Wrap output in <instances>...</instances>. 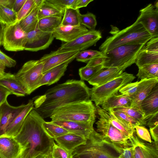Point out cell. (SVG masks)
I'll use <instances>...</instances> for the list:
<instances>
[{
	"label": "cell",
	"instance_id": "obj_22",
	"mask_svg": "<svg viewBox=\"0 0 158 158\" xmlns=\"http://www.w3.org/2000/svg\"><path fill=\"white\" fill-rule=\"evenodd\" d=\"M125 69L123 68L114 67L104 68L92 77L88 82L93 86L101 85L118 77Z\"/></svg>",
	"mask_w": 158,
	"mask_h": 158
},
{
	"label": "cell",
	"instance_id": "obj_25",
	"mask_svg": "<svg viewBox=\"0 0 158 158\" xmlns=\"http://www.w3.org/2000/svg\"><path fill=\"white\" fill-rule=\"evenodd\" d=\"M140 109L146 121L151 116L158 112V83L142 102Z\"/></svg>",
	"mask_w": 158,
	"mask_h": 158
},
{
	"label": "cell",
	"instance_id": "obj_11",
	"mask_svg": "<svg viewBox=\"0 0 158 158\" xmlns=\"http://www.w3.org/2000/svg\"><path fill=\"white\" fill-rule=\"evenodd\" d=\"M54 38L52 32L43 31L37 26L35 30L27 33V40L24 50L37 52L45 49L51 44Z\"/></svg>",
	"mask_w": 158,
	"mask_h": 158
},
{
	"label": "cell",
	"instance_id": "obj_52",
	"mask_svg": "<svg viewBox=\"0 0 158 158\" xmlns=\"http://www.w3.org/2000/svg\"><path fill=\"white\" fill-rule=\"evenodd\" d=\"M26 0H15L12 9L16 13L22 7Z\"/></svg>",
	"mask_w": 158,
	"mask_h": 158
},
{
	"label": "cell",
	"instance_id": "obj_41",
	"mask_svg": "<svg viewBox=\"0 0 158 158\" xmlns=\"http://www.w3.org/2000/svg\"><path fill=\"white\" fill-rule=\"evenodd\" d=\"M80 21L81 25L88 28L89 30H95L97 25L95 15L90 12L85 14H81Z\"/></svg>",
	"mask_w": 158,
	"mask_h": 158
},
{
	"label": "cell",
	"instance_id": "obj_20",
	"mask_svg": "<svg viewBox=\"0 0 158 158\" xmlns=\"http://www.w3.org/2000/svg\"><path fill=\"white\" fill-rule=\"evenodd\" d=\"M89 30L82 25L73 26L60 24L54 30L52 33L54 38L66 43L73 40Z\"/></svg>",
	"mask_w": 158,
	"mask_h": 158
},
{
	"label": "cell",
	"instance_id": "obj_4",
	"mask_svg": "<svg viewBox=\"0 0 158 158\" xmlns=\"http://www.w3.org/2000/svg\"><path fill=\"white\" fill-rule=\"evenodd\" d=\"M96 107L90 100L70 103L55 109L52 120H64L79 122L95 121Z\"/></svg>",
	"mask_w": 158,
	"mask_h": 158
},
{
	"label": "cell",
	"instance_id": "obj_23",
	"mask_svg": "<svg viewBox=\"0 0 158 158\" xmlns=\"http://www.w3.org/2000/svg\"><path fill=\"white\" fill-rule=\"evenodd\" d=\"M69 62H67L53 67L44 73L37 83L34 90L44 85H49L57 82L64 75Z\"/></svg>",
	"mask_w": 158,
	"mask_h": 158
},
{
	"label": "cell",
	"instance_id": "obj_39",
	"mask_svg": "<svg viewBox=\"0 0 158 158\" xmlns=\"http://www.w3.org/2000/svg\"><path fill=\"white\" fill-rule=\"evenodd\" d=\"M110 109L122 111L138 121L141 126L146 125L147 121L143 114L141 111L131 107H118Z\"/></svg>",
	"mask_w": 158,
	"mask_h": 158
},
{
	"label": "cell",
	"instance_id": "obj_45",
	"mask_svg": "<svg viewBox=\"0 0 158 158\" xmlns=\"http://www.w3.org/2000/svg\"><path fill=\"white\" fill-rule=\"evenodd\" d=\"M109 110L111 111L115 116L119 118L127 123L131 125L134 128L135 127L137 126H141L140 123L138 121L130 117L122 111L117 110H113L111 109Z\"/></svg>",
	"mask_w": 158,
	"mask_h": 158
},
{
	"label": "cell",
	"instance_id": "obj_33",
	"mask_svg": "<svg viewBox=\"0 0 158 158\" xmlns=\"http://www.w3.org/2000/svg\"><path fill=\"white\" fill-rule=\"evenodd\" d=\"M81 15L79 9H65L60 25L73 26L81 25Z\"/></svg>",
	"mask_w": 158,
	"mask_h": 158
},
{
	"label": "cell",
	"instance_id": "obj_21",
	"mask_svg": "<svg viewBox=\"0 0 158 158\" xmlns=\"http://www.w3.org/2000/svg\"><path fill=\"white\" fill-rule=\"evenodd\" d=\"M96 107L97 112L100 113L106 118L113 126L124 134L129 139L135 132V129L131 125L118 118L111 111L103 109L99 106H96Z\"/></svg>",
	"mask_w": 158,
	"mask_h": 158
},
{
	"label": "cell",
	"instance_id": "obj_43",
	"mask_svg": "<svg viewBox=\"0 0 158 158\" xmlns=\"http://www.w3.org/2000/svg\"><path fill=\"white\" fill-rule=\"evenodd\" d=\"M35 5V0H26L22 7L17 13L15 22H19L23 19L30 12Z\"/></svg>",
	"mask_w": 158,
	"mask_h": 158
},
{
	"label": "cell",
	"instance_id": "obj_35",
	"mask_svg": "<svg viewBox=\"0 0 158 158\" xmlns=\"http://www.w3.org/2000/svg\"><path fill=\"white\" fill-rule=\"evenodd\" d=\"M42 127L46 133L51 138H55L69 133L63 127L50 122L44 121Z\"/></svg>",
	"mask_w": 158,
	"mask_h": 158
},
{
	"label": "cell",
	"instance_id": "obj_49",
	"mask_svg": "<svg viewBox=\"0 0 158 158\" xmlns=\"http://www.w3.org/2000/svg\"><path fill=\"white\" fill-rule=\"evenodd\" d=\"M11 94L6 88L0 85V106L7 100L8 96Z\"/></svg>",
	"mask_w": 158,
	"mask_h": 158
},
{
	"label": "cell",
	"instance_id": "obj_30",
	"mask_svg": "<svg viewBox=\"0 0 158 158\" xmlns=\"http://www.w3.org/2000/svg\"><path fill=\"white\" fill-rule=\"evenodd\" d=\"M131 103L130 98L118 93L106 99L101 105L102 109L108 111L113 108L131 107Z\"/></svg>",
	"mask_w": 158,
	"mask_h": 158
},
{
	"label": "cell",
	"instance_id": "obj_60",
	"mask_svg": "<svg viewBox=\"0 0 158 158\" xmlns=\"http://www.w3.org/2000/svg\"><path fill=\"white\" fill-rule=\"evenodd\" d=\"M0 158H2V157L0 156Z\"/></svg>",
	"mask_w": 158,
	"mask_h": 158
},
{
	"label": "cell",
	"instance_id": "obj_38",
	"mask_svg": "<svg viewBox=\"0 0 158 158\" xmlns=\"http://www.w3.org/2000/svg\"><path fill=\"white\" fill-rule=\"evenodd\" d=\"M103 65L96 66H85L81 67L79 70V74L81 80L88 81L92 77L103 69Z\"/></svg>",
	"mask_w": 158,
	"mask_h": 158
},
{
	"label": "cell",
	"instance_id": "obj_8",
	"mask_svg": "<svg viewBox=\"0 0 158 158\" xmlns=\"http://www.w3.org/2000/svg\"><path fill=\"white\" fill-rule=\"evenodd\" d=\"M135 78L132 74L123 72L115 79L101 85L93 86L89 88L90 100L96 106L101 105L106 99L118 92L127 84L131 83Z\"/></svg>",
	"mask_w": 158,
	"mask_h": 158
},
{
	"label": "cell",
	"instance_id": "obj_13",
	"mask_svg": "<svg viewBox=\"0 0 158 158\" xmlns=\"http://www.w3.org/2000/svg\"><path fill=\"white\" fill-rule=\"evenodd\" d=\"M102 38L100 31L89 30L73 40L62 45L58 49L84 51L95 44Z\"/></svg>",
	"mask_w": 158,
	"mask_h": 158
},
{
	"label": "cell",
	"instance_id": "obj_19",
	"mask_svg": "<svg viewBox=\"0 0 158 158\" xmlns=\"http://www.w3.org/2000/svg\"><path fill=\"white\" fill-rule=\"evenodd\" d=\"M26 104L17 106L10 105L7 100L0 106V135L4 134L9 125L22 111Z\"/></svg>",
	"mask_w": 158,
	"mask_h": 158
},
{
	"label": "cell",
	"instance_id": "obj_9",
	"mask_svg": "<svg viewBox=\"0 0 158 158\" xmlns=\"http://www.w3.org/2000/svg\"><path fill=\"white\" fill-rule=\"evenodd\" d=\"M44 63L39 60H30L25 63L15 75V78L29 95L43 74Z\"/></svg>",
	"mask_w": 158,
	"mask_h": 158
},
{
	"label": "cell",
	"instance_id": "obj_16",
	"mask_svg": "<svg viewBox=\"0 0 158 158\" xmlns=\"http://www.w3.org/2000/svg\"><path fill=\"white\" fill-rule=\"evenodd\" d=\"M158 63V37L152 38L139 52L135 63L138 68L148 64Z\"/></svg>",
	"mask_w": 158,
	"mask_h": 158
},
{
	"label": "cell",
	"instance_id": "obj_59",
	"mask_svg": "<svg viewBox=\"0 0 158 158\" xmlns=\"http://www.w3.org/2000/svg\"><path fill=\"white\" fill-rule=\"evenodd\" d=\"M2 77V76H0V79H1V78H2V77ZM0 86H2V85H1L0 84Z\"/></svg>",
	"mask_w": 158,
	"mask_h": 158
},
{
	"label": "cell",
	"instance_id": "obj_3",
	"mask_svg": "<svg viewBox=\"0 0 158 158\" xmlns=\"http://www.w3.org/2000/svg\"><path fill=\"white\" fill-rule=\"evenodd\" d=\"M152 36L136 20L132 25L107 37L99 48L103 53L120 46L129 44L147 43Z\"/></svg>",
	"mask_w": 158,
	"mask_h": 158
},
{
	"label": "cell",
	"instance_id": "obj_26",
	"mask_svg": "<svg viewBox=\"0 0 158 158\" xmlns=\"http://www.w3.org/2000/svg\"><path fill=\"white\" fill-rule=\"evenodd\" d=\"M58 144L73 153L75 149L85 144L87 139L72 133H68L54 139Z\"/></svg>",
	"mask_w": 158,
	"mask_h": 158
},
{
	"label": "cell",
	"instance_id": "obj_2",
	"mask_svg": "<svg viewBox=\"0 0 158 158\" xmlns=\"http://www.w3.org/2000/svg\"><path fill=\"white\" fill-rule=\"evenodd\" d=\"M45 121L34 108L26 117L15 139L32 157L51 153L54 139L45 131L42 124Z\"/></svg>",
	"mask_w": 158,
	"mask_h": 158
},
{
	"label": "cell",
	"instance_id": "obj_28",
	"mask_svg": "<svg viewBox=\"0 0 158 158\" xmlns=\"http://www.w3.org/2000/svg\"><path fill=\"white\" fill-rule=\"evenodd\" d=\"M0 84L12 94L17 96L23 97L27 94L25 90L15 78V75L7 73L6 76L0 79Z\"/></svg>",
	"mask_w": 158,
	"mask_h": 158
},
{
	"label": "cell",
	"instance_id": "obj_46",
	"mask_svg": "<svg viewBox=\"0 0 158 158\" xmlns=\"http://www.w3.org/2000/svg\"><path fill=\"white\" fill-rule=\"evenodd\" d=\"M137 136L142 140L149 143L152 142L150 134L148 130L145 127L138 125L135 127Z\"/></svg>",
	"mask_w": 158,
	"mask_h": 158
},
{
	"label": "cell",
	"instance_id": "obj_37",
	"mask_svg": "<svg viewBox=\"0 0 158 158\" xmlns=\"http://www.w3.org/2000/svg\"><path fill=\"white\" fill-rule=\"evenodd\" d=\"M16 19L17 13L12 9L4 6H0V21L6 26L14 23Z\"/></svg>",
	"mask_w": 158,
	"mask_h": 158
},
{
	"label": "cell",
	"instance_id": "obj_31",
	"mask_svg": "<svg viewBox=\"0 0 158 158\" xmlns=\"http://www.w3.org/2000/svg\"><path fill=\"white\" fill-rule=\"evenodd\" d=\"M64 11L56 7L47 0H44L38 12V19L39 20L43 18L51 16L62 17Z\"/></svg>",
	"mask_w": 158,
	"mask_h": 158
},
{
	"label": "cell",
	"instance_id": "obj_56",
	"mask_svg": "<svg viewBox=\"0 0 158 158\" xmlns=\"http://www.w3.org/2000/svg\"><path fill=\"white\" fill-rule=\"evenodd\" d=\"M5 25L0 21V46L2 44L3 32Z\"/></svg>",
	"mask_w": 158,
	"mask_h": 158
},
{
	"label": "cell",
	"instance_id": "obj_24",
	"mask_svg": "<svg viewBox=\"0 0 158 158\" xmlns=\"http://www.w3.org/2000/svg\"><path fill=\"white\" fill-rule=\"evenodd\" d=\"M33 100H30L22 111L7 127L4 135L15 137L19 132L28 114L34 108Z\"/></svg>",
	"mask_w": 158,
	"mask_h": 158
},
{
	"label": "cell",
	"instance_id": "obj_10",
	"mask_svg": "<svg viewBox=\"0 0 158 158\" xmlns=\"http://www.w3.org/2000/svg\"><path fill=\"white\" fill-rule=\"evenodd\" d=\"M27 40V33L22 29L19 22L5 26L2 45L6 50L11 52L24 50Z\"/></svg>",
	"mask_w": 158,
	"mask_h": 158
},
{
	"label": "cell",
	"instance_id": "obj_42",
	"mask_svg": "<svg viewBox=\"0 0 158 158\" xmlns=\"http://www.w3.org/2000/svg\"><path fill=\"white\" fill-rule=\"evenodd\" d=\"M52 158H73L72 153L54 143L51 151Z\"/></svg>",
	"mask_w": 158,
	"mask_h": 158
},
{
	"label": "cell",
	"instance_id": "obj_36",
	"mask_svg": "<svg viewBox=\"0 0 158 158\" xmlns=\"http://www.w3.org/2000/svg\"><path fill=\"white\" fill-rule=\"evenodd\" d=\"M150 79H142L139 81L128 83L120 89L119 91L121 94L130 98L139 91Z\"/></svg>",
	"mask_w": 158,
	"mask_h": 158
},
{
	"label": "cell",
	"instance_id": "obj_6",
	"mask_svg": "<svg viewBox=\"0 0 158 158\" xmlns=\"http://www.w3.org/2000/svg\"><path fill=\"white\" fill-rule=\"evenodd\" d=\"M97 113L100 118L96 123L97 132L105 144L119 154L126 148L132 146L126 135L113 126L101 114Z\"/></svg>",
	"mask_w": 158,
	"mask_h": 158
},
{
	"label": "cell",
	"instance_id": "obj_47",
	"mask_svg": "<svg viewBox=\"0 0 158 158\" xmlns=\"http://www.w3.org/2000/svg\"><path fill=\"white\" fill-rule=\"evenodd\" d=\"M0 62L5 67H14L16 64V61L6 55L0 50Z\"/></svg>",
	"mask_w": 158,
	"mask_h": 158
},
{
	"label": "cell",
	"instance_id": "obj_44",
	"mask_svg": "<svg viewBox=\"0 0 158 158\" xmlns=\"http://www.w3.org/2000/svg\"><path fill=\"white\" fill-rule=\"evenodd\" d=\"M78 0H47L58 8L64 10L66 8L76 9Z\"/></svg>",
	"mask_w": 158,
	"mask_h": 158
},
{
	"label": "cell",
	"instance_id": "obj_54",
	"mask_svg": "<svg viewBox=\"0 0 158 158\" xmlns=\"http://www.w3.org/2000/svg\"><path fill=\"white\" fill-rule=\"evenodd\" d=\"M93 1V0H78L76 5V9H79L86 7L89 3Z\"/></svg>",
	"mask_w": 158,
	"mask_h": 158
},
{
	"label": "cell",
	"instance_id": "obj_1",
	"mask_svg": "<svg viewBox=\"0 0 158 158\" xmlns=\"http://www.w3.org/2000/svg\"><path fill=\"white\" fill-rule=\"evenodd\" d=\"M90 100L89 88L84 82L72 79L49 89L33 102L34 109L44 119L50 117L56 108Z\"/></svg>",
	"mask_w": 158,
	"mask_h": 158
},
{
	"label": "cell",
	"instance_id": "obj_17",
	"mask_svg": "<svg viewBox=\"0 0 158 158\" xmlns=\"http://www.w3.org/2000/svg\"><path fill=\"white\" fill-rule=\"evenodd\" d=\"M24 148L15 137L0 135V155L2 158H17Z\"/></svg>",
	"mask_w": 158,
	"mask_h": 158
},
{
	"label": "cell",
	"instance_id": "obj_18",
	"mask_svg": "<svg viewBox=\"0 0 158 158\" xmlns=\"http://www.w3.org/2000/svg\"><path fill=\"white\" fill-rule=\"evenodd\" d=\"M51 122L58 125L68 131L87 139L93 131L94 123L64 120H52Z\"/></svg>",
	"mask_w": 158,
	"mask_h": 158
},
{
	"label": "cell",
	"instance_id": "obj_27",
	"mask_svg": "<svg viewBox=\"0 0 158 158\" xmlns=\"http://www.w3.org/2000/svg\"><path fill=\"white\" fill-rule=\"evenodd\" d=\"M44 0H35V5L28 14L19 23L26 33L35 30L37 27L39 20L38 14Z\"/></svg>",
	"mask_w": 158,
	"mask_h": 158
},
{
	"label": "cell",
	"instance_id": "obj_55",
	"mask_svg": "<svg viewBox=\"0 0 158 158\" xmlns=\"http://www.w3.org/2000/svg\"><path fill=\"white\" fill-rule=\"evenodd\" d=\"M15 0H0V6L3 5L12 9Z\"/></svg>",
	"mask_w": 158,
	"mask_h": 158
},
{
	"label": "cell",
	"instance_id": "obj_7",
	"mask_svg": "<svg viewBox=\"0 0 158 158\" xmlns=\"http://www.w3.org/2000/svg\"><path fill=\"white\" fill-rule=\"evenodd\" d=\"M110 148L94 130L85 144L75 149L72 153L73 158H118Z\"/></svg>",
	"mask_w": 158,
	"mask_h": 158
},
{
	"label": "cell",
	"instance_id": "obj_14",
	"mask_svg": "<svg viewBox=\"0 0 158 158\" xmlns=\"http://www.w3.org/2000/svg\"><path fill=\"white\" fill-rule=\"evenodd\" d=\"M142 24L152 38L158 37V9L149 4L139 11L136 20Z\"/></svg>",
	"mask_w": 158,
	"mask_h": 158
},
{
	"label": "cell",
	"instance_id": "obj_5",
	"mask_svg": "<svg viewBox=\"0 0 158 158\" xmlns=\"http://www.w3.org/2000/svg\"><path fill=\"white\" fill-rule=\"evenodd\" d=\"M146 43L125 44L102 53L104 57V68L114 67L126 69L135 63L139 52Z\"/></svg>",
	"mask_w": 158,
	"mask_h": 158
},
{
	"label": "cell",
	"instance_id": "obj_32",
	"mask_svg": "<svg viewBox=\"0 0 158 158\" xmlns=\"http://www.w3.org/2000/svg\"><path fill=\"white\" fill-rule=\"evenodd\" d=\"M62 17L51 16L39 20L37 27L41 31L47 32H52L61 24Z\"/></svg>",
	"mask_w": 158,
	"mask_h": 158
},
{
	"label": "cell",
	"instance_id": "obj_48",
	"mask_svg": "<svg viewBox=\"0 0 158 158\" xmlns=\"http://www.w3.org/2000/svg\"><path fill=\"white\" fill-rule=\"evenodd\" d=\"M118 158H135L133 147L132 146L124 149Z\"/></svg>",
	"mask_w": 158,
	"mask_h": 158
},
{
	"label": "cell",
	"instance_id": "obj_40",
	"mask_svg": "<svg viewBox=\"0 0 158 158\" xmlns=\"http://www.w3.org/2000/svg\"><path fill=\"white\" fill-rule=\"evenodd\" d=\"M103 55L101 51L92 50H85L80 51L76 59L78 61L86 63L95 57Z\"/></svg>",
	"mask_w": 158,
	"mask_h": 158
},
{
	"label": "cell",
	"instance_id": "obj_57",
	"mask_svg": "<svg viewBox=\"0 0 158 158\" xmlns=\"http://www.w3.org/2000/svg\"><path fill=\"white\" fill-rule=\"evenodd\" d=\"M17 158H26L23 156L21 153ZM33 158H52L51 153L47 155H40Z\"/></svg>",
	"mask_w": 158,
	"mask_h": 158
},
{
	"label": "cell",
	"instance_id": "obj_50",
	"mask_svg": "<svg viewBox=\"0 0 158 158\" xmlns=\"http://www.w3.org/2000/svg\"><path fill=\"white\" fill-rule=\"evenodd\" d=\"M104 61V57L103 55L91 59L87 62L86 66H96L103 64Z\"/></svg>",
	"mask_w": 158,
	"mask_h": 158
},
{
	"label": "cell",
	"instance_id": "obj_53",
	"mask_svg": "<svg viewBox=\"0 0 158 158\" xmlns=\"http://www.w3.org/2000/svg\"><path fill=\"white\" fill-rule=\"evenodd\" d=\"M150 131L153 141L158 142V125L150 128Z\"/></svg>",
	"mask_w": 158,
	"mask_h": 158
},
{
	"label": "cell",
	"instance_id": "obj_34",
	"mask_svg": "<svg viewBox=\"0 0 158 158\" xmlns=\"http://www.w3.org/2000/svg\"><path fill=\"white\" fill-rule=\"evenodd\" d=\"M139 69L136 75L139 79H158V63L145 65Z\"/></svg>",
	"mask_w": 158,
	"mask_h": 158
},
{
	"label": "cell",
	"instance_id": "obj_15",
	"mask_svg": "<svg viewBox=\"0 0 158 158\" xmlns=\"http://www.w3.org/2000/svg\"><path fill=\"white\" fill-rule=\"evenodd\" d=\"M129 139L134 147L135 158H158V142L143 140L135 133Z\"/></svg>",
	"mask_w": 158,
	"mask_h": 158
},
{
	"label": "cell",
	"instance_id": "obj_58",
	"mask_svg": "<svg viewBox=\"0 0 158 158\" xmlns=\"http://www.w3.org/2000/svg\"><path fill=\"white\" fill-rule=\"evenodd\" d=\"M5 66L0 62V75L4 77L6 75L7 73L5 72Z\"/></svg>",
	"mask_w": 158,
	"mask_h": 158
},
{
	"label": "cell",
	"instance_id": "obj_51",
	"mask_svg": "<svg viewBox=\"0 0 158 158\" xmlns=\"http://www.w3.org/2000/svg\"><path fill=\"white\" fill-rule=\"evenodd\" d=\"M158 125V112L151 116L147 120L146 125L150 128Z\"/></svg>",
	"mask_w": 158,
	"mask_h": 158
},
{
	"label": "cell",
	"instance_id": "obj_29",
	"mask_svg": "<svg viewBox=\"0 0 158 158\" xmlns=\"http://www.w3.org/2000/svg\"><path fill=\"white\" fill-rule=\"evenodd\" d=\"M157 83L158 79H150L139 91L130 98L131 100V107L141 111L140 105L141 102Z\"/></svg>",
	"mask_w": 158,
	"mask_h": 158
},
{
	"label": "cell",
	"instance_id": "obj_12",
	"mask_svg": "<svg viewBox=\"0 0 158 158\" xmlns=\"http://www.w3.org/2000/svg\"><path fill=\"white\" fill-rule=\"evenodd\" d=\"M80 51L58 49L44 55L39 60L44 63L43 74L56 66L75 59Z\"/></svg>",
	"mask_w": 158,
	"mask_h": 158
}]
</instances>
